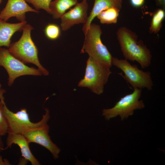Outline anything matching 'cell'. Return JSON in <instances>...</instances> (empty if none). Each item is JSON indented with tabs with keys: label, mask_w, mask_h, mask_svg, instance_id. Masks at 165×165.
I'll use <instances>...</instances> for the list:
<instances>
[{
	"label": "cell",
	"mask_w": 165,
	"mask_h": 165,
	"mask_svg": "<svg viewBox=\"0 0 165 165\" xmlns=\"http://www.w3.org/2000/svg\"><path fill=\"white\" fill-rule=\"evenodd\" d=\"M116 35L125 59L137 62L142 68L150 66L152 59L150 51L142 40H138L135 33L123 26L118 29Z\"/></svg>",
	"instance_id": "1"
},
{
	"label": "cell",
	"mask_w": 165,
	"mask_h": 165,
	"mask_svg": "<svg viewBox=\"0 0 165 165\" xmlns=\"http://www.w3.org/2000/svg\"><path fill=\"white\" fill-rule=\"evenodd\" d=\"M34 28L29 24L24 26L21 36L17 41L11 43L8 49L14 57L24 64L35 65L42 75H49L48 71L41 64L38 58V51L33 41L31 32Z\"/></svg>",
	"instance_id": "2"
},
{
	"label": "cell",
	"mask_w": 165,
	"mask_h": 165,
	"mask_svg": "<svg viewBox=\"0 0 165 165\" xmlns=\"http://www.w3.org/2000/svg\"><path fill=\"white\" fill-rule=\"evenodd\" d=\"M102 31L100 26L91 23L85 35L81 53H86L95 60L110 68L112 56L101 39Z\"/></svg>",
	"instance_id": "3"
},
{
	"label": "cell",
	"mask_w": 165,
	"mask_h": 165,
	"mask_svg": "<svg viewBox=\"0 0 165 165\" xmlns=\"http://www.w3.org/2000/svg\"><path fill=\"white\" fill-rule=\"evenodd\" d=\"M112 73L110 68L89 57L86 61L84 76L78 86L88 88L94 93L100 95L103 92L105 85Z\"/></svg>",
	"instance_id": "4"
},
{
	"label": "cell",
	"mask_w": 165,
	"mask_h": 165,
	"mask_svg": "<svg viewBox=\"0 0 165 165\" xmlns=\"http://www.w3.org/2000/svg\"><path fill=\"white\" fill-rule=\"evenodd\" d=\"M44 109L45 113L42 119L39 122L34 123L31 121L26 108H22L14 112L7 108L5 104L4 112L8 124L7 134H23L26 132L38 129L47 123L50 118V112L47 108Z\"/></svg>",
	"instance_id": "5"
},
{
	"label": "cell",
	"mask_w": 165,
	"mask_h": 165,
	"mask_svg": "<svg viewBox=\"0 0 165 165\" xmlns=\"http://www.w3.org/2000/svg\"><path fill=\"white\" fill-rule=\"evenodd\" d=\"M134 89L132 93L121 98L113 107L103 110L102 116L106 120H108L119 116L121 120H123L132 115L134 110L145 108L143 100H139L142 89L138 88Z\"/></svg>",
	"instance_id": "6"
},
{
	"label": "cell",
	"mask_w": 165,
	"mask_h": 165,
	"mask_svg": "<svg viewBox=\"0 0 165 165\" xmlns=\"http://www.w3.org/2000/svg\"><path fill=\"white\" fill-rule=\"evenodd\" d=\"M112 64L120 69L124 75L119 74L134 88L152 90L153 82L149 72H144L136 65H132L127 59L112 57Z\"/></svg>",
	"instance_id": "7"
},
{
	"label": "cell",
	"mask_w": 165,
	"mask_h": 165,
	"mask_svg": "<svg viewBox=\"0 0 165 165\" xmlns=\"http://www.w3.org/2000/svg\"><path fill=\"white\" fill-rule=\"evenodd\" d=\"M0 66L3 67L8 76L7 83L10 86L18 77L25 75L41 76L42 75L38 68L26 65L13 56L8 49L0 47Z\"/></svg>",
	"instance_id": "8"
},
{
	"label": "cell",
	"mask_w": 165,
	"mask_h": 165,
	"mask_svg": "<svg viewBox=\"0 0 165 165\" xmlns=\"http://www.w3.org/2000/svg\"><path fill=\"white\" fill-rule=\"evenodd\" d=\"M50 127L47 123L35 130L28 131L23 134L28 142L40 145L48 150L55 159L59 157L61 149L51 141L49 134Z\"/></svg>",
	"instance_id": "9"
},
{
	"label": "cell",
	"mask_w": 165,
	"mask_h": 165,
	"mask_svg": "<svg viewBox=\"0 0 165 165\" xmlns=\"http://www.w3.org/2000/svg\"><path fill=\"white\" fill-rule=\"evenodd\" d=\"M88 4L87 1L82 0L78 2L74 7L65 13L60 18L61 27L63 31H66L75 24H84L87 16Z\"/></svg>",
	"instance_id": "10"
},
{
	"label": "cell",
	"mask_w": 165,
	"mask_h": 165,
	"mask_svg": "<svg viewBox=\"0 0 165 165\" xmlns=\"http://www.w3.org/2000/svg\"><path fill=\"white\" fill-rule=\"evenodd\" d=\"M25 0H8L7 3L0 13V18L6 21L14 17L20 22L26 21V13L32 12L38 13V11L30 6Z\"/></svg>",
	"instance_id": "11"
},
{
	"label": "cell",
	"mask_w": 165,
	"mask_h": 165,
	"mask_svg": "<svg viewBox=\"0 0 165 165\" xmlns=\"http://www.w3.org/2000/svg\"><path fill=\"white\" fill-rule=\"evenodd\" d=\"M7 134L6 141V147L4 149L10 148L13 144L17 145L20 149L23 158L30 162L32 165H41L32 153L29 146L30 143L23 134L10 133Z\"/></svg>",
	"instance_id": "12"
},
{
	"label": "cell",
	"mask_w": 165,
	"mask_h": 165,
	"mask_svg": "<svg viewBox=\"0 0 165 165\" xmlns=\"http://www.w3.org/2000/svg\"><path fill=\"white\" fill-rule=\"evenodd\" d=\"M122 5V0H94L93 7L82 27V31L84 35L90 28L93 20L100 12L112 7L120 10Z\"/></svg>",
	"instance_id": "13"
},
{
	"label": "cell",
	"mask_w": 165,
	"mask_h": 165,
	"mask_svg": "<svg viewBox=\"0 0 165 165\" xmlns=\"http://www.w3.org/2000/svg\"><path fill=\"white\" fill-rule=\"evenodd\" d=\"M27 23L26 21L10 23L0 18V47L4 46L8 48L11 43V39L13 35L16 32L22 31Z\"/></svg>",
	"instance_id": "14"
},
{
	"label": "cell",
	"mask_w": 165,
	"mask_h": 165,
	"mask_svg": "<svg viewBox=\"0 0 165 165\" xmlns=\"http://www.w3.org/2000/svg\"><path fill=\"white\" fill-rule=\"evenodd\" d=\"M79 0H55L51 1L49 5L50 14L54 19H58L66 11L78 2Z\"/></svg>",
	"instance_id": "15"
},
{
	"label": "cell",
	"mask_w": 165,
	"mask_h": 165,
	"mask_svg": "<svg viewBox=\"0 0 165 165\" xmlns=\"http://www.w3.org/2000/svg\"><path fill=\"white\" fill-rule=\"evenodd\" d=\"M120 9L112 7L102 11L96 17L102 24H116L118 20Z\"/></svg>",
	"instance_id": "16"
},
{
	"label": "cell",
	"mask_w": 165,
	"mask_h": 165,
	"mask_svg": "<svg viewBox=\"0 0 165 165\" xmlns=\"http://www.w3.org/2000/svg\"><path fill=\"white\" fill-rule=\"evenodd\" d=\"M165 17V10L163 9H158L152 13L151 21L149 28L150 33L156 34L160 31Z\"/></svg>",
	"instance_id": "17"
},
{
	"label": "cell",
	"mask_w": 165,
	"mask_h": 165,
	"mask_svg": "<svg viewBox=\"0 0 165 165\" xmlns=\"http://www.w3.org/2000/svg\"><path fill=\"white\" fill-rule=\"evenodd\" d=\"M44 31L46 37L51 40L57 39L61 33L59 27L54 24H49L47 25L45 28Z\"/></svg>",
	"instance_id": "18"
},
{
	"label": "cell",
	"mask_w": 165,
	"mask_h": 165,
	"mask_svg": "<svg viewBox=\"0 0 165 165\" xmlns=\"http://www.w3.org/2000/svg\"><path fill=\"white\" fill-rule=\"evenodd\" d=\"M4 101L0 100V136H2L7 134L8 124L4 112Z\"/></svg>",
	"instance_id": "19"
},
{
	"label": "cell",
	"mask_w": 165,
	"mask_h": 165,
	"mask_svg": "<svg viewBox=\"0 0 165 165\" xmlns=\"http://www.w3.org/2000/svg\"><path fill=\"white\" fill-rule=\"evenodd\" d=\"M25 0L27 2L31 4L36 10L42 9L50 14L49 5L52 0Z\"/></svg>",
	"instance_id": "20"
},
{
	"label": "cell",
	"mask_w": 165,
	"mask_h": 165,
	"mask_svg": "<svg viewBox=\"0 0 165 165\" xmlns=\"http://www.w3.org/2000/svg\"><path fill=\"white\" fill-rule=\"evenodd\" d=\"M145 0H130L131 5L135 8H139L144 4Z\"/></svg>",
	"instance_id": "21"
},
{
	"label": "cell",
	"mask_w": 165,
	"mask_h": 165,
	"mask_svg": "<svg viewBox=\"0 0 165 165\" xmlns=\"http://www.w3.org/2000/svg\"><path fill=\"white\" fill-rule=\"evenodd\" d=\"M156 5L160 8L165 9V0H154Z\"/></svg>",
	"instance_id": "22"
},
{
	"label": "cell",
	"mask_w": 165,
	"mask_h": 165,
	"mask_svg": "<svg viewBox=\"0 0 165 165\" xmlns=\"http://www.w3.org/2000/svg\"><path fill=\"white\" fill-rule=\"evenodd\" d=\"M11 164L7 159H3L2 156L0 154V165H11Z\"/></svg>",
	"instance_id": "23"
},
{
	"label": "cell",
	"mask_w": 165,
	"mask_h": 165,
	"mask_svg": "<svg viewBox=\"0 0 165 165\" xmlns=\"http://www.w3.org/2000/svg\"><path fill=\"white\" fill-rule=\"evenodd\" d=\"M6 92V90L2 88V85L0 82V100L4 101V94Z\"/></svg>",
	"instance_id": "24"
},
{
	"label": "cell",
	"mask_w": 165,
	"mask_h": 165,
	"mask_svg": "<svg viewBox=\"0 0 165 165\" xmlns=\"http://www.w3.org/2000/svg\"><path fill=\"white\" fill-rule=\"evenodd\" d=\"M4 150V144L2 140V136H0V152Z\"/></svg>",
	"instance_id": "25"
},
{
	"label": "cell",
	"mask_w": 165,
	"mask_h": 165,
	"mask_svg": "<svg viewBox=\"0 0 165 165\" xmlns=\"http://www.w3.org/2000/svg\"><path fill=\"white\" fill-rule=\"evenodd\" d=\"M2 0H0V4L1 3Z\"/></svg>",
	"instance_id": "26"
},
{
	"label": "cell",
	"mask_w": 165,
	"mask_h": 165,
	"mask_svg": "<svg viewBox=\"0 0 165 165\" xmlns=\"http://www.w3.org/2000/svg\"></svg>",
	"instance_id": "27"
}]
</instances>
